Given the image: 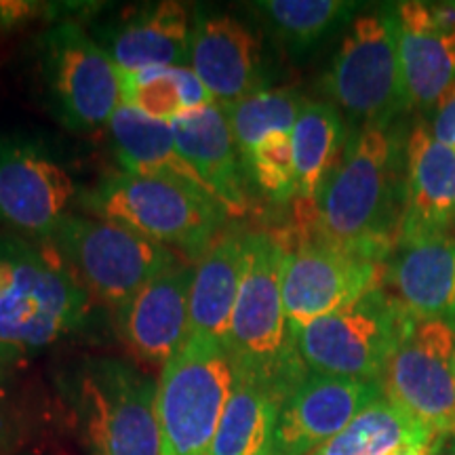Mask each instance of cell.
Returning <instances> with one entry per match:
<instances>
[{
  "label": "cell",
  "instance_id": "11",
  "mask_svg": "<svg viewBox=\"0 0 455 455\" xmlns=\"http://www.w3.org/2000/svg\"><path fill=\"white\" fill-rule=\"evenodd\" d=\"M384 396L441 436H455V323L415 321L382 378Z\"/></svg>",
  "mask_w": 455,
  "mask_h": 455
},
{
  "label": "cell",
  "instance_id": "33",
  "mask_svg": "<svg viewBox=\"0 0 455 455\" xmlns=\"http://www.w3.org/2000/svg\"><path fill=\"white\" fill-rule=\"evenodd\" d=\"M445 439H447V436H443V439H436L432 443H418V445L401 447L390 455H436L441 451V445L445 443Z\"/></svg>",
  "mask_w": 455,
  "mask_h": 455
},
{
  "label": "cell",
  "instance_id": "22",
  "mask_svg": "<svg viewBox=\"0 0 455 455\" xmlns=\"http://www.w3.org/2000/svg\"><path fill=\"white\" fill-rule=\"evenodd\" d=\"M247 235L224 230L198 258L190 287V335L226 344L241 287Z\"/></svg>",
  "mask_w": 455,
  "mask_h": 455
},
{
  "label": "cell",
  "instance_id": "28",
  "mask_svg": "<svg viewBox=\"0 0 455 455\" xmlns=\"http://www.w3.org/2000/svg\"><path fill=\"white\" fill-rule=\"evenodd\" d=\"M253 7L283 47L304 55L352 20L358 4L346 0H264Z\"/></svg>",
  "mask_w": 455,
  "mask_h": 455
},
{
  "label": "cell",
  "instance_id": "7",
  "mask_svg": "<svg viewBox=\"0 0 455 455\" xmlns=\"http://www.w3.org/2000/svg\"><path fill=\"white\" fill-rule=\"evenodd\" d=\"M47 243L87 295L114 310L163 270L180 264L173 249L101 218L68 215Z\"/></svg>",
  "mask_w": 455,
  "mask_h": 455
},
{
  "label": "cell",
  "instance_id": "26",
  "mask_svg": "<svg viewBox=\"0 0 455 455\" xmlns=\"http://www.w3.org/2000/svg\"><path fill=\"white\" fill-rule=\"evenodd\" d=\"M281 401L253 379L236 375L209 455H264L272 447Z\"/></svg>",
  "mask_w": 455,
  "mask_h": 455
},
{
  "label": "cell",
  "instance_id": "16",
  "mask_svg": "<svg viewBox=\"0 0 455 455\" xmlns=\"http://www.w3.org/2000/svg\"><path fill=\"white\" fill-rule=\"evenodd\" d=\"M192 276V266H171L116 310L118 331L138 361L164 367L190 338Z\"/></svg>",
  "mask_w": 455,
  "mask_h": 455
},
{
  "label": "cell",
  "instance_id": "14",
  "mask_svg": "<svg viewBox=\"0 0 455 455\" xmlns=\"http://www.w3.org/2000/svg\"><path fill=\"white\" fill-rule=\"evenodd\" d=\"M382 396V382L308 371L283 401L272 449L278 455H310Z\"/></svg>",
  "mask_w": 455,
  "mask_h": 455
},
{
  "label": "cell",
  "instance_id": "3",
  "mask_svg": "<svg viewBox=\"0 0 455 455\" xmlns=\"http://www.w3.org/2000/svg\"><path fill=\"white\" fill-rule=\"evenodd\" d=\"M89 295L53 247L0 236V348L21 358L83 325Z\"/></svg>",
  "mask_w": 455,
  "mask_h": 455
},
{
  "label": "cell",
  "instance_id": "9",
  "mask_svg": "<svg viewBox=\"0 0 455 455\" xmlns=\"http://www.w3.org/2000/svg\"><path fill=\"white\" fill-rule=\"evenodd\" d=\"M78 411L91 455H161L156 384L121 361L84 369Z\"/></svg>",
  "mask_w": 455,
  "mask_h": 455
},
{
  "label": "cell",
  "instance_id": "23",
  "mask_svg": "<svg viewBox=\"0 0 455 455\" xmlns=\"http://www.w3.org/2000/svg\"><path fill=\"white\" fill-rule=\"evenodd\" d=\"M108 131L123 171L146 178L181 181L213 198L201 175L181 156L169 123L121 106L108 123Z\"/></svg>",
  "mask_w": 455,
  "mask_h": 455
},
{
  "label": "cell",
  "instance_id": "34",
  "mask_svg": "<svg viewBox=\"0 0 455 455\" xmlns=\"http://www.w3.org/2000/svg\"><path fill=\"white\" fill-rule=\"evenodd\" d=\"M20 361H21L20 355H15V352H11V350L0 348V395H3L4 384H7V379L11 378V371H13V367Z\"/></svg>",
  "mask_w": 455,
  "mask_h": 455
},
{
  "label": "cell",
  "instance_id": "27",
  "mask_svg": "<svg viewBox=\"0 0 455 455\" xmlns=\"http://www.w3.org/2000/svg\"><path fill=\"white\" fill-rule=\"evenodd\" d=\"M123 106L144 116L171 123L181 114L215 104L190 66L121 72Z\"/></svg>",
  "mask_w": 455,
  "mask_h": 455
},
{
  "label": "cell",
  "instance_id": "29",
  "mask_svg": "<svg viewBox=\"0 0 455 455\" xmlns=\"http://www.w3.org/2000/svg\"><path fill=\"white\" fill-rule=\"evenodd\" d=\"M304 101L295 89H259L224 108L241 158L270 133H291Z\"/></svg>",
  "mask_w": 455,
  "mask_h": 455
},
{
  "label": "cell",
  "instance_id": "20",
  "mask_svg": "<svg viewBox=\"0 0 455 455\" xmlns=\"http://www.w3.org/2000/svg\"><path fill=\"white\" fill-rule=\"evenodd\" d=\"M395 298L415 321L455 323V238L401 244L386 270Z\"/></svg>",
  "mask_w": 455,
  "mask_h": 455
},
{
  "label": "cell",
  "instance_id": "1",
  "mask_svg": "<svg viewBox=\"0 0 455 455\" xmlns=\"http://www.w3.org/2000/svg\"><path fill=\"white\" fill-rule=\"evenodd\" d=\"M407 141L395 127H361L312 203H298L299 238L388 261L405 215Z\"/></svg>",
  "mask_w": 455,
  "mask_h": 455
},
{
  "label": "cell",
  "instance_id": "10",
  "mask_svg": "<svg viewBox=\"0 0 455 455\" xmlns=\"http://www.w3.org/2000/svg\"><path fill=\"white\" fill-rule=\"evenodd\" d=\"M43 72L68 129H100L123 106L121 70L74 21L57 24L43 36Z\"/></svg>",
  "mask_w": 455,
  "mask_h": 455
},
{
  "label": "cell",
  "instance_id": "5",
  "mask_svg": "<svg viewBox=\"0 0 455 455\" xmlns=\"http://www.w3.org/2000/svg\"><path fill=\"white\" fill-rule=\"evenodd\" d=\"M235 379L226 344L196 333L188 338L156 384L161 455H209Z\"/></svg>",
  "mask_w": 455,
  "mask_h": 455
},
{
  "label": "cell",
  "instance_id": "13",
  "mask_svg": "<svg viewBox=\"0 0 455 455\" xmlns=\"http://www.w3.org/2000/svg\"><path fill=\"white\" fill-rule=\"evenodd\" d=\"M74 195L70 173L41 146L0 138V226L51 241Z\"/></svg>",
  "mask_w": 455,
  "mask_h": 455
},
{
  "label": "cell",
  "instance_id": "4",
  "mask_svg": "<svg viewBox=\"0 0 455 455\" xmlns=\"http://www.w3.org/2000/svg\"><path fill=\"white\" fill-rule=\"evenodd\" d=\"M87 207L101 220L196 259L224 232L228 220L224 207L196 188L127 171L108 175L89 195Z\"/></svg>",
  "mask_w": 455,
  "mask_h": 455
},
{
  "label": "cell",
  "instance_id": "32",
  "mask_svg": "<svg viewBox=\"0 0 455 455\" xmlns=\"http://www.w3.org/2000/svg\"><path fill=\"white\" fill-rule=\"evenodd\" d=\"M38 4L34 3H0V26L13 28L24 24L36 13Z\"/></svg>",
  "mask_w": 455,
  "mask_h": 455
},
{
  "label": "cell",
  "instance_id": "2",
  "mask_svg": "<svg viewBox=\"0 0 455 455\" xmlns=\"http://www.w3.org/2000/svg\"><path fill=\"white\" fill-rule=\"evenodd\" d=\"M283 238L268 232L247 235V253L232 312L226 350L236 375L287 398L308 375L283 301Z\"/></svg>",
  "mask_w": 455,
  "mask_h": 455
},
{
  "label": "cell",
  "instance_id": "30",
  "mask_svg": "<svg viewBox=\"0 0 455 455\" xmlns=\"http://www.w3.org/2000/svg\"><path fill=\"white\" fill-rule=\"evenodd\" d=\"M255 184L276 203H287L298 196L291 133H270L244 158Z\"/></svg>",
  "mask_w": 455,
  "mask_h": 455
},
{
  "label": "cell",
  "instance_id": "21",
  "mask_svg": "<svg viewBox=\"0 0 455 455\" xmlns=\"http://www.w3.org/2000/svg\"><path fill=\"white\" fill-rule=\"evenodd\" d=\"M190 15L184 4L161 3L129 17L106 41V53L121 72L190 64Z\"/></svg>",
  "mask_w": 455,
  "mask_h": 455
},
{
  "label": "cell",
  "instance_id": "36",
  "mask_svg": "<svg viewBox=\"0 0 455 455\" xmlns=\"http://www.w3.org/2000/svg\"><path fill=\"white\" fill-rule=\"evenodd\" d=\"M436 455H455V436H451V439H445V443L441 445V451Z\"/></svg>",
  "mask_w": 455,
  "mask_h": 455
},
{
  "label": "cell",
  "instance_id": "37",
  "mask_svg": "<svg viewBox=\"0 0 455 455\" xmlns=\"http://www.w3.org/2000/svg\"><path fill=\"white\" fill-rule=\"evenodd\" d=\"M264 455H278V453L275 451V449H272V447H270V449H268V451H266Z\"/></svg>",
  "mask_w": 455,
  "mask_h": 455
},
{
  "label": "cell",
  "instance_id": "8",
  "mask_svg": "<svg viewBox=\"0 0 455 455\" xmlns=\"http://www.w3.org/2000/svg\"><path fill=\"white\" fill-rule=\"evenodd\" d=\"M327 93L363 127H392L409 104L396 44L392 4L352 20L325 76Z\"/></svg>",
  "mask_w": 455,
  "mask_h": 455
},
{
  "label": "cell",
  "instance_id": "12",
  "mask_svg": "<svg viewBox=\"0 0 455 455\" xmlns=\"http://www.w3.org/2000/svg\"><path fill=\"white\" fill-rule=\"evenodd\" d=\"M283 244V301L291 329L335 315L382 287V261L306 238Z\"/></svg>",
  "mask_w": 455,
  "mask_h": 455
},
{
  "label": "cell",
  "instance_id": "6",
  "mask_svg": "<svg viewBox=\"0 0 455 455\" xmlns=\"http://www.w3.org/2000/svg\"><path fill=\"white\" fill-rule=\"evenodd\" d=\"M413 325L405 306L378 287L348 308L291 331L308 371L382 382L392 355Z\"/></svg>",
  "mask_w": 455,
  "mask_h": 455
},
{
  "label": "cell",
  "instance_id": "35",
  "mask_svg": "<svg viewBox=\"0 0 455 455\" xmlns=\"http://www.w3.org/2000/svg\"><path fill=\"white\" fill-rule=\"evenodd\" d=\"M7 413L3 409V395H0V445H3L4 439H7Z\"/></svg>",
  "mask_w": 455,
  "mask_h": 455
},
{
  "label": "cell",
  "instance_id": "18",
  "mask_svg": "<svg viewBox=\"0 0 455 455\" xmlns=\"http://www.w3.org/2000/svg\"><path fill=\"white\" fill-rule=\"evenodd\" d=\"M455 226V150L415 124L407 138V186L401 244L447 236Z\"/></svg>",
  "mask_w": 455,
  "mask_h": 455
},
{
  "label": "cell",
  "instance_id": "38",
  "mask_svg": "<svg viewBox=\"0 0 455 455\" xmlns=\"http://www.w3.org/2000/svg\"><path fill=\"white\" fill-rule=\"evenodd\" d=\"M453 150H455V148H453Z\"/></svg>",
  "mask_w": 455,
  "mask_h": 455
},
{
  "label": "cell",
  "instance_id": "24",
  "mask_svg": "<svg viewBox=\"0 0 455 455\" xmlns=\"http://www.w3.org/2000/svg\"><path fill=\"white\" fill-rule=\"evenodd\" d=\"M346 141L348 133L338 108L327 101L306 100L291 131L295 184H298L295 201H315L341 158Z\"/></svg>",
  "mask_w": 455,
  "mask_h": 455
},
{
  "label": "cell",
  "instance_id": "31",
  "mask_svg": "<svg viewBox=\"0 0 455 455\" xmlns=\"http://www.w3.org/2000/svg\"><path fill=\"white\" fill-rule=\"evenodd\" d=\"M430 133L435 140L449 148H455V81L445 89L439 101L435 104V114H432Z\"/></svg>",
  "mask_w": 455,
  "mask_h": 455
},
{
  "label": "cell",
  "instance_id": "17",
  "mask_svg": "<svg viewBox=\"0 0 455 455\" xmlns=\"http://www.w3.org/2000/svg\"><path fill=\"white\" fill-rule=\"evenodd\" d=\"M188 66L221 108L264 89V53L258 36L230 15H198Z\"/></svg>",
  "mask_w": 455,
  "mask_h": 455
},
{
  "label": "cell",
  "instance_id": "15",
  "mask_svg": "<svg viewBox=\"0 0 455 455\" xmlns=\"http://www.w3.org/2000/svg\"><path fill=\"white\" fill-rule=\"evenodd\" d=\"M396 44L411 108H435L455 81V3H395Z\"/></svg>",
  "mask_w": 455,
  "mask_h": 455
},
{
  "label": "cell",
  "instance_id": "25",
  "mask_svg": "<svg viewBox=\"0 0 455 455\" xmlns=\"http://www.w3.org/2000/svg\"><path fill=\"white\" fill-rule=\"evenodd\" d=\"M443 439L382 396L310 455H390L396 449Z\"/></svg>",
  "mask_w": 455,
  "mask_h": 455
},
{
  "label": "cell",
  "instance_id": "19",
  "mask_svg": "<svg viewBox=\"0 0 455 455\" xmlns=\"http://www.w3.org/2000/svg\"><path fill=\"white\" fill-rule=\"evenodd\" d=\"M169 124L181 156L201 175L228 218H241L247 213V196L238 161L241 152L224 108L220 104L204 106L201 110L181 114Z\"/></svg>",
  "mask_w": 455,
  "mask_h": 455
}]
</instances>
